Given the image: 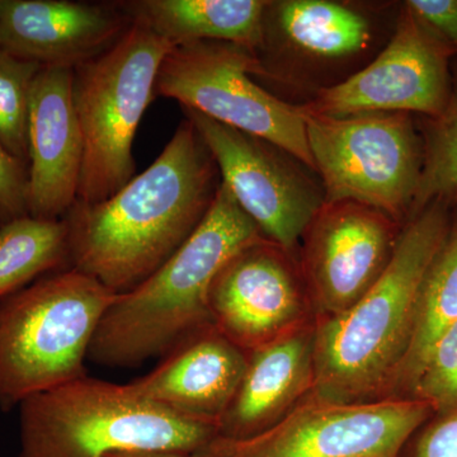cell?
Returning <instances> with one entry per match:
<instances>
[{"instance_id":"7a4b0ae2","label":"cell","mask_w":457,"mask_h":457,"mask_svg":"<svg viewBox=\"0 0 457 457\" xmlns=\"http://www.w3.org/2000/svg\"><path fill=\"white\" fill-rule=\"evenodd\" d=\"M451 216L433 201L400 231L389 266L359 303L314 328V386L320 398L341 403L396 398L411 347L426 270Z\"/></svg>"},{"instance_id":"ba28073f","label":"cell","mask_w":457,"mask_h":457,"mask_svg":"<svg viewBox=\"0 0 457 457\" xmlns=\"http://www.w3.org/2000/svg\"><path fill=\"white\" fill-rule=\"evenodd\" d=\"M263 66L255 54L222 42H196L170 51L155 82V97L260 137L315 170L306 111L270 95L252 79Z\"/></svg>"},{"instance_id":"6da1fadb","label":"cell","mask_w":457,"mask_h":457,"mask_svg":"<svg viewBox=\"0 0 457 457\" xmlns=\"http://www.w3.org/2000/svg\"><path fill=\"white\" fill-rule=\"evenodd\" d=\"M215 159L187 117L154 163L107 200L65 216L69 267L128 293L185 245L220 186Z\"/></svg>"},{"instance_id":"7402d4cb","label":"cell","mask_w":457,"mask_h":457,"mask_svg":"<svg viewBox=\"0 0 457 457\" xmlns=\"http://www.w3.org/2000/svg\"><path fill=\"white\" fill-rule=\"evenodd\" d=\"M423 167L411 216L433 203H457V82L441 116L429 119L423 139Z\"/></svg>"},{"instance_id":"d4e9b609","label":"cell","mask_w":457,"mask_h":457,"mask_svg":"<svg viewBox=\"0 0 457 457\" xmlns=\"http://www.w3.org/2000/svg\"><path fill=\"white\" fill-rule=\"evenodd\" d=\"M29 215V167L0 146V224Z\"/></svg>"},{"instance_id":"2e32d148","label":"cell","mask_w":457,"mask_h":457,"mask_svg":"<svg viewBox=\"0 0 457 457\" xmlns=\"http://www.w3.org/2000/svg\"><path fill=\"white\" fill-rule=\"evenodd\" d=\"M246 363L248 352L212 324L180 342L153 371L128 386L141 398L218 427Z\"/></svg>"},{"instance_id":"e0dca14e","label":"cell","mask_w":457,"mask_h":457,"mask_svg":"<svg viewBox=\"0 0 457 457\" xmlns=\"http://www.w3.org/2000/svg\"><path fill=\"white\" fill-rule=\"evenodd\" d=\"M314 386V328L308 324L248 352L239 389L218 423V437L267 431Z\"/></svg>"},{"instance_id":"5b68a950","label":"cell","mask_w":457,"mask_h":457,"mask_svg":"<svg viewBox=\"0 0 457 457\" xmlns=\"http://www.w3.org/2000/svg\"><path fill=\"white\" fill-rule=\"evenodd\" d=\"M116 296L65 269L0 300V409L87 376L90 343Z\"/></svg>"},{"instance_id":"cb8c5ba5","label":"cell","mask_w":457,"mask_h":457,"mask_svg":"<svg viewBox=\"0 0 457 457\" xmlns=\"http://www.w3.org/2000/svg\"><path fill=\"white\" fill-rule=\"evenodd\" d=\"M408 398L423 400L440 416L457 411V321L433 345Z\"/></svg>"},{"instance_id":"9c48e42d","label":"cell","mask_w":457,"mask_h":457,"mask_svg":"<svg viewBox=\"0 0 457 457\" xmlns=\"http://www.w3.org/2000/svg\"><path fill=\"white\" fill-rule=\"evenodd\" d=\"M413 398L332 402L311 394L267 431L228 440L216 436L195 457H400L432 416Z\"/></svg>"},{"instance_id":"83f0119b","label":"cell","mask_w":457,"mask_h":457,"mask_svg":"<svg viewBox=\"0 0 457 457\" xmlns=\"http://www.w3.org/2000/svg\"><path fill=\"white\" fill-rule=\"evenodd\" d=\"M104 457H195L192 453H176V451H123L112 453Z\"/></svg>"},{"instance_id":"30bf717a","label":"cell","mask_w":457,"mask_h":457,"mask_svg":"<svg viewBox=\"0 0 457 457\" xmlns=\"http://www.w3.org/2000/svg\"><path fill=\"white\" fill-rule=\"evenodd\" d=\"M218 165L221 182L263 236L288 254L299 245L324 191L269 141L183 108ZM299 162V161H296Z\"/></svg>"},{"instance_id":"3957f363","label":"cell","mask_w":457,"mask_h":457,"mask_svg":"<svg viewBox=\"0 0 457 457\" xmlns=\"http://www.w3.org/2000/svg\"><path fill=\"white\" fill-rule=\"evenodd\" d=\"M263 234L220 183L204 220L170 260L116 299L99 321L88 361L135 368L165 356L189 336L212 326L209 291L219 270Z\"/></svg>"},{"instance_id":"ac0fdd59","label":"cell","mask_w":457,"mask_h":457,"mask_svg":"<svg viewBox=\"0 0 457 457\" xmlns=\"http://www.w3.org/2000/svg\"><path fill=\"white\" fill-rule=\"evenodd\" d=\"M135 22L143 23L174 47L222 42L255 53L263 45V0H137L119 3Z\"/></svg>"},{"instance_id":"603a6c76","label":"cell","mask_w":457,"mask_h":457,"mask_svg":"<svg viewBox=\"0 0 457 457\" xmlns=\"http://www.w3.org/2000/svg\"><path fill=\"white\" fill-rule=\"evenodd\" d=\"M41 66L0 50V146L29 167V102Z\"/></svg>"},{"instance_id":"5bb4252c","label":"cell","mask_w":457,"mask_h":457,"mask_svg":"<svg viewBox=\"0 0 457 457\" xmlns=\"http://www.w3.org/2000/svg\"><path fill=\"white\" fill-rule=\"evenodd\" d=\"M131 23L119 4L0 0V50L41 68L75 69L111 49Z\"/></svg>"},{"instance_id":"d6986e66","label":"cell","mask_w":457,"mask_h":457,"mask_svg":"<svg viewBox=\"0 0 457 457\" xmlns=\"http://www.w3.org/2000/svg\"><path fill=\"white\" fill-rule=\"evenodd\" d=\"M276 5L282 35L303 54L339 59L361 53L371 38L369 21L353 9L327 0H288Z\"/></svg>"},{"instance_id":"7c38bea8","label":"cell","mask_w":457,"mask_h":457,"mask_svg":"<svg viewBox=\"0 0 457 457\" xmlns=\"http://www.w3.org/2000/svg\"><path fill=\"white\" fill-rule=\"evenodd\" d=\"M398 222L366 204L324 203L306 228L302 273L319 318L348 311L392 261Z\"/></svg>"},{"instance_id":"484cf974","label":"cell","mask_w":457,"mask_h":457,"mask_svg":"<svg viewBox=\"0 0 457 457\" xmlns=\"http://www.w3.org/2000/svg\"><path fill=\"white\" fill-rule=\"evenodd\" d=\"M411 457H457V411L427 426L414 442Z\"/></svg>"},{"instance_id":"9a60e30c","label":"cell","mask_w":457,"mask_h":457,"mask_svg":"<svg viewBox=\"0 0 457 457\" xmlns=\"http://www.w3.org/2000/svg\"><path fill=\"white\" fill-rule=\"evenodd\" d=\"M74 69L41 68L29 117V215L60 220L78 200L83 139L73 101Z\"/></svg>"},{"instance_id":"277c9868","label":"cell","mask_w":457,"mask_h":457,"mask_svg":"<svg viewBox=\"0 0 457 457\" xmlns=\"http://www.w3.org/2000/svg\"><path fill=\"white\" fill-rule=\"evenodd\" d=\"M18 457H104L123 451L192 453L218 427L141 398L128 384L77 378L20 407Z\"/></svg>"},{"instance_id":"4316f807","label":"cell","mask_w":457,"mask_h":457,"mask_svg":"<svg viewBox=\"0 0 457 457\" xmlns=\"http://www.w3.org/2000/svg\"><path fill=\"white\" fill-rule=\"evenodd\" d=\"M405 7L442 40L457 47V0H409Z\"/></svg>"},{"instance_id":"44dd1931","label":"cell","mask_w":457,"mask_h":457,"mask_svg":"<svg viewBox=\"0 0 457 457\" xmlns=\"http://www.w3.org/2000/svg\"><path fill=\"white\" fill-rule=\"evenodd\" d=\"M69 267L65 219L27 215L0 225V300Z\"/></svg>"},{"instance_id":"4fadbf2b","label":"cell","mask_w":457,"mask_h":457,"mask_svg":"<svg viewBox=\"0 0 457 457\" xmlns=\"http://www.w3.org/2000/svg\"><path fill=\"white\" fill-rule=\"evenodd\" d=\"M305 294L287 252L257 240L230 258L213 278V326L245 352L305 326Z\"/></svg>"},{"instance_id":"8fae6325","label":"cell","mask_w":457,"mask_h":457,"mask_svg":"<svg viewBox=\"0 0 457 457\" xmlns=\"http://www.w3.org/2000/svg\"><path fill=\"white\" fill-rule=\"evenodd\" d=\"M450 45L407 7L392 40L371 64L319 90L305 110L323 116L420 113L441 116L449 104Z\"/></svg>"},{"instance_id":"52a82bcc","label":"cell","mask_w":457,"mask_h":457,"mask_svg":"<svg viewBox=\"0 0 457 457\" xmlns=\"http://www.w3.org/2000/svg\"><path fill=\"white\" fill-rule=\"evenodd\" d=\"M305 122L324 203L366 204L396 222L411 215L425 152L409 113L332 117L306 111Z\"/></svg>"},{"instance_id":"f1b7e54d","label":"cell","mask_w":457,"mask_h":457,"mask_svg":"<svg viewBox=\"0 0 457 457\" xmlns=\"http://www.w3.org/2000/svg\"><path fill=\"white\" fill-rule=\"evenodd\" d=\"M0 225H2V224H0Z\"/></svg>"},{"instance_id":"8992f818","label":"cell","mask_w":457,"mask_h":457,"mask_svg":"<svg viewBox=\"0 0 457 457\" xmlns=\"http://www.w3.org/2000/svg\"><path fill=\"white\" fill-rule=\"evenodd\" d=\"M173 47L132 21L111 49L74 69V108L83 139L77 203H101L134 179L135 135Z\"/></svg>"},{"instance_id":"ffe728a7","label":"cell","mask_w":457,"mask_h":457,"mask_svg":"<svg viewBox=\"0 0 457 457\" xmlns=\"http://www.w3.org/2000/svg\"><path fill=\"white\" fill-rule=\"evenodd\" d=\"M457 321V212L420 287L416 328L396 392L408 394L433 345ZM395 392V393H396Z\"/></svg>"}]
</instances>
